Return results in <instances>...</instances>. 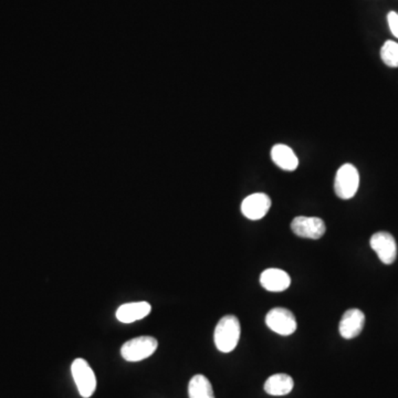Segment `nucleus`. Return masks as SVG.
Masks as SVG:
<instances>
[{"label":"nucleus","instance_id":"f257e3e1","mask_svg":"<svg viewBox=\"0 0 398 398\" xmlns=\"http://www.w3.org/2000/svg\"><path fill=\"white\" fill-rule=\"evenodd\" d=\"M242 334L240 322L237 316H222L217 323L213 332V342L216 345L217 350L222 353H231L238 345Z\"/></svg>","mask_w":398,"mask_h":398},{"label":"nucleus","instance_id":"f03ea898","mask_svg":"<svg viewBox=\"0 0 398 398\" xmlns=\"http://www.w3.org/2000/svg\"><path fill=\"white\" fill-rule=\"evenodd\" d=\"M159 342L153 336H143L132 338L121 347V355L128 362H139L156 352Z\"/></svg>","mask_w":398,"mask_h":398},{"label":"nucleus","instance_id":"7ed1b4c3","mask_svg":"<svg viewBox=\"0 0 398 398\" xmlns=\"http://www.w3.org/2000/svg\"><path fill=\"white\" fill-rule=\"evenodd\" d=\"M72 377L83 398H90L97 390V377L92 367L83 358L74 360L71 365Z\"/></svg>","mask_w":398,"mask_h":398},{"label":"nucleus","instance_id":"20e7f679","mask_svg":"<svg viewBox=\"0 0 398 398\" xmlns=\"http://www.w3.org/2000/svg\"><path fill=\"white\" fill-rule=\"evenodd\" d=\"M360 186V174L355 166L344 164L338 168L334 180V191L341 199H351L355 196Z\"/></svg>","mask_w":398,"mask_h":398},{"label":"nucleus","instance_id":"39448f33","mask_svg":"<svg viewBox=\"0 0 398 398\" xmlns=\"http://www.w3.org/2000/svg\"><path fill=\"white\" fill-rule=\"evenodd\" d=\"M266 325L279 336H291L296 332V316L285 307H273L266 316Z\"/></svg>","mask_w":398,"mask_h":398},{"label":"nucleus","instance_id":"423d86ee","mask_svg":"<svg viewBox=\"0 0 398 398\" xmlns=\"http://www.w3.org/2000/svg\"><path fill=\"white\" fill-rule=\"evenodd\" d=\"M291 229L296 236L301 238L318 240L325 236L327 226L325 222L318 217L298 216L291 222Z\"/></svg>","mask_w":398,"mask_h":398},{"label":"nucleus","instance_id":"0eeeda50","mask_svg":"<svg viewBox=\"0 0 398 398\" xmlns=\"http://www.w3.org/2000/svg\"><path fill=\"white\" fill-rule=\"evenodd\" d=\"M371 247L377 253L378 258L385 265H392L397 257L395 238L386 231H379L371 237Z\"/></svg>","mask_w":398,"mask_h":398},{"label":"nucleus","instance_id":"6e6552de","mask_svg":"<svg viewBox=\"0 0 398 398\" xmlns=\"http://www.w3.org/2000/svg\"><path fill=\"white\" fill-rule=\"evenodd\" d=\"M271 207V199L267 194H251L244 199L242 204V213L246 218L259 220L267 215Z\"/></svg>","mask_w":398,"mask_h":398},{"label":"nucleus","instance_id":"1a4fd4ad","mask_svg":"<svg viewBox=\"0 0 398 398\" xmlns=\"http://www.w3.org/2000/svg\"><path fill=\"white\" fill-rule=\"evenodd\" d=\"M365 314L358 309H350L342 316L338 331L342 338L351 340L361 334L364 329Z\"/></svg>","mask_w":398,"mask_h":398},{"label":"nucleus","instance_id":"9d476101","mask_svg":"<svg viewBox=\"0 0 398 398\" xmlns=\"http://www.w3.org/2000/svg\"><path fill=\"white\" fill-rule=\"evenodd\" d=\"M260 283L266 290L270 292H282L290 287L291 278L285 271L270 268L261 273Z\"/></svg>","mask_w":398,"mask_h":398},{"label":"nucleus","instance_id":"9b49d317","mask_svg":"<svg viewBox=\"0 0 398 398\" xmlns=\"http://www.w3.org/2000/svg\"><path fill=\"white\" fill-rule=\"evenodd\" d=\"M152 305L146 301L131 302L121 305L117 310L115 316L122 323H133L139 321L151 313Z\"/></svg>","mask_w":398,"mask_h":398},{"label":"nucleus","instance_id":"f8f14e48","mask_svg":"<svg viewBox=\"0 0 398 398\" xmlns=\"http://www.w3.org/2000/svg\"><path fill=\"white\" fill-rule=\"evenodd\" d=\"M271 159L278 167L283 171H296L298 166V159L292 148L285 144H277L271 150Z\"/></svg>","mask_w":398,"mask_h":398},{"label":"nucleus","instance_id":"ddd939ff","mask_svg":"<svg viewBox=\"0 0 398 398\" xmlns=\"http://www.w3.org/2000/svg\"><path fill=\"white\" fill-rule=\"evenodd\" d=\"M294 387L293 378L285 373H279L268 378L265 390L271 396H285L290 394Z\"/></svg>","mask_w":398,"mask_h":398},{"label":"nucleus","instance_id":"4468645a","mask_svg":"<svg viewBox=\"0 0 398 398\" xmlns=\"http://www.w3.org/2000/svg\"><path fill=\"white\" fill-rule=\"evenodd\" d=\"M188 396L189 398H215L209 379L202 374L191 377L188 384Z\"/></svg>","mask_w":398,"mask_h":398},{"label":"nucleus","instance_id":"2eb2a0df","mask_svg":"<svg viewBox=\"0 0 398 398\" xmlns=\"http://www.w3.org/2000/svg\"><path fill=\"white\" fill-rule=\"evenodd\" d=\"M381 58L386 66L398 68V43L387 40L384 46L382 47Z\"/></svg>","mask_w":398,"mask_h":398},{"label":"nucleus","instance_id":"dca6fc26","mask_svg":"<svg viewBox=\"0 0 398 398\" xmlns=\"http://www.w3.org/2000/svg\"><path fill=\"white\" fill-rule=\"evenodd\" d=\"M387 21L390 26V32L398 39V14L395 12H388L387 14Z\"/></svg>","mask_w":398,"mask_h":398}]
</instances>
